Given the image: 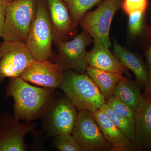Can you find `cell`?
Wrapping results in <instances>:
<instances>
[{"label":"cell","instance_id":"obj_1","mask_svg":"<svg viewBox=\"0 0 151 151\" xmlns=\"http://www.w3.org/2000/svg\"><path fill=\"white\" fill-rule=\"evenodd\" d=\"M54 89L33 86L15 77L10 78L6 96L13 98L17 119L31 122L44 115L53 101Z\"/></svg>","mask_w":151,"mask_h":151},{"label":"cell","instance_id":"obj_2","mask_svg":"<svg viewBox=\"0 0 151 151\" xmlns=\"http://www.w3.org/2000/svg\"><path fill=\"white\" fill-rule=\"evenodd\" d=\"M63 81L58 88L72 102L78 111L94 113L106 103L99 88L86 73L68 70L63 72Z\"/></svg>","mask_w":151,"mask_h":151},{"label":"cell","instance_id":"obj_3","mask_svg":"<svg viewBox=\"0 0 151 151\" xmlns=\"http://www.w3.org/2000/svg\"><path fill=\"white\" fill-rule=\"evenodd\" d=\"M38 0H14L7 3L3 27L4 41L25 43L36 15Z\"/></svg>","mask_w":151,"mask_h":151},{"label":"cell","instance_id":"obj_4","mask_svg":"<svg viewBox=\"0 0 151 151\" xmlns=\"http://www.w3.org/2000/svg\"><path fill=\"white\" fill-rule=\"evenodd\" d=\"M53 32L48 9L44 0H38L36 15L25 44L35 60H52Z\"/></svg>","mask_w":151,"mask_h":151},{"label":"cell","instance_id":"obj_5","mask_svg":"<svg viewBox=\"0 0 151 151\" xmlns=\"http://www.w3.org/2000/svg\"><path fill=\"white\" fill-rule=\"evenodd\" d=\"M123 0H103L93 11H88L79 24L92 37L97 39L106 48L112 46L110 31L112 20L122 7Z\"/></svg>","mask_w":151,"mask_h":151},{"label":"cell","instance_id":"obj_6","mask_svg":"<svg viewBox=\"0 0 151 151\" xmlns=\"http://www.w3.org/2000/svg\"><path fill=\"white\" fill-rule=\"evenodd\" d=\"M93 42L92 36L83 30L72 39L58 44L56 46L57 53L55 54L53 62L63 71L72 70L77 73H86L88 65L86 47Z\"/></svg>","mask_w":151,"mask_h":151},{"label":"cell","instance_id":"obj_7","mask_svg":"<svg viewBox=\"0 0 151 151\" xmlns=\"http://www.w3.org/2000/svg\"><path fill=\"white\" fill-rule=\"evenodd\" d=\"M77 114V109L66 95L53 100L42 117L43 129L51 137L71 134Z\"/></svg>","mask_w":151,"mask_h":151},{"label":"cell","instance_id":"obj_8","mask_svg":"<svg viewBox=\"0 0 151 151\" xmlns=\"http://www.w3.org/2000/svg\"><path fill=\"white\" fill-rule=\"evenodd\" d=\"M71 134L83 151H111L91 111H79Z\"/></svg>","mask_w":151,"mask_h":151},{"label":"cell","instance_id":"obj_9","mask_svg":"<svg viewBox=\"0 0 151 151\" xmlns=\"http://www.w3.org/2000/svg\"><path fill=\"white\" fill-rule=\"evenodd\" d=\"M0 83L7 78L19 77L35 60L25 43L4 41L1 44Z\"/></svg>","mask_w":151,"mask_h":151},{"label":"cell","instance_id":"obj_10","mask_svg":"<svg viewBox=\"0 0 151 151\" xmlns=\"http://www.w3.org/2000/svg\"><path fill=\"white\" fill-rule=\"evenodd\" d=\"M14 114L0 115V151H26V135L32 132L37 124L22 123Z\"/></svg>","mask_w":151,"mask_h":151},{"label":"cell","instance_id":"obj_11","mask_svg":"<svg viewBox=\"0 0 151 151\" xmlns=\"http://www.w3.org/2000/svg\"><path fill=\"white\" fill-rule=\"evenodd\" d=\"M51 21L53 42L55 46L77 35L76 26L64 0H44Z\"/></svg>","mask_w":151,"mask_h":151},{"label":"cell","instance_id":"obj_12","mask_svg":"<svg viewBox=\"0 0 151 151\" xmlns=\"http://www.w3.org/2000/svg\"><path fill=\"white\" fill-rule=\"evenodd\" d=\"M63 72L61 68L51 60H35L19 77L36 86L55 89L63 81Z\"/></svg>","mask_w":151,"mask_h":151},{"label":"cell","instance_id":"obj_13","mask_svg":"<svg viewBox=\"0 0 151 151\" xmlns=\"http://www.w3.org/2000/svg\"><path fill=\"white\" fill-rule=\"evenodd\" d=\"M135 151H150L151 149V96L142 94L139 106L135 111Z\"/></svg>","mask_w":151,"mask_h":151},{"label":"cell","instance_id":"obj_14","mask_svg":"<svg viewBox=\"0 0 151 151\" xmlns=\"http://www.w3.org/2000/svg\"><path fill=\"white\" fill-rule=\"evenodd\" d=\"M94 45L87 52L86 60L88 65L101 70L129 76V73L119 59L96 38H94Z\"/></svg>","mask_w":151,"mask_h":151},{"label":"cell","instance_id":"obj_15","mask_svg":"<svg viewBox=\"0 0 151 151\" xmlns=\"http://www.w3.org/2000/svg\"><path fill=\"white\" fill-rule=\"evenodd\" d=\"M93 113L103 136L111 146V151H135L132 141L119 129L101 109Z\"/></svg>","mask_w":151,"mask_h":151},{"label":"cell","instance_id":"obj_16","mask_svg":"<svg viewBox=\"0 0 151 151\" xmlns=\"http://www.w3.org/2000/svg\"><path fill=\"white\" fill-rule=\"evenodd\" d=\"M113 48V54L126 68L134 73L136 82L141 89H144L148 79V73L142 58L120 45L116 41H114Z\"/></svg>","mask_w":151,"mask_h":151},{"label":"cell","instance_id":"obj_17","mask_svg":"<svg viewBox=\"0 0 151 151\" xmlns=\"http://www.w3.org/2000/svg\"><path fill=\"white\" fill-rule=\"evenodd\" d=\"M86 73L99 88L106 102L113 96L116 86L123 76L122 73L108 72L89 65Z\"/></svg>","mask_w":151,"mask_h":151},{"label":"cell","instance_id":"obj_18","mask_svg":"<svg viewBox=\"0 0 151 151\" xmlns=\"http://www.w3.org/2000/svg\"><path fill=\"white\" fill-rule=\"evenodd\" d=\"M141 90L136 81L123 76L116 86L113 95L136 111L142 101V94Z\"/></svg>","mask_w":151,"mask_h":151},{"label":"cell","instance_id":"obj_19","mask_svg":"<svg viewBox=\"0 0 151 151\" xmlns=\"http://www.w3.org/2000/svg\"><path fill=\"white\" fill-rule=\"evenodd\" d=\"M100 109L111 119L119 129L131 140L134 144V123L117 113L106 103L102 105Z\"/></svg>","mask_w":151,"mask_h":151},{"label":"cell","instance_id":"obj_20","mask_svg":"<svg viewBox=\"0 0 151 151\" xmlns=\"http://www.w3.org/2000/svg\"><path fill=\"white\" fill-rule=\"evenodd\" d=\"M67 4L74 23L76 27L81 19L89 10L103 0H64Z\"/></svg>","mask_w":151,"mask_h":151},{"label":"cell","instance_id":"obj_21","mask_svg":"<svg viewBox=\"0 0 151 151\" xmlns=\"http://www.w3.org/2000/svg\"><path fill=\"white\" fill-rule=\"evenodd\" d=\"M128 27L134 37L142 35L146 29V12H134L129 15Z\"/></svg>","mask_w":151,"mask_h":151},{"label":"cell","instance_id":"obj_22","mask_svg":"<svg viewBox=\"0 0 151 151\" xmlns=\"http://www.w3.org/2000/svg\"><path fill=\"white\" fill-rule=\"evenodd\" d=\"M106 103L117 113L134 123L135 111L126 103L113 95Z\"/></svg>","mask_w":151,"mask_h":151},{"label":"cell","instance_id":"obj_23","mask_svg":"<svg viewBox=\"0 0 151 151\" xmlns=\"http://www.w3.org/2000/svg\"><path fill=\"white\" fill-rule=\"evenodd\" d=\"M56 149L61 151H83L72 135L65 134L54 137Z\"/></svg>","mask_w":151,"mask_h":151},{"label":"cell","instance_id":"obj_24","mask_svg":"<svg viewBox=\"0 0 151 151\" xmlns=\"http://www.w3.org/2000/svg\"><path fill=\"white\" fill-rule=\"evenodd\" d=\"M148 0H123L122 8L128 15L134 12H146Z\"/></svg>","mask_w":151,"mask_h":151},{"label":"cell","instance_id":"obj_25","mask_svg":"<svg viewBox=\"0 0 151 151\" xmlns=\"http://www.w3.org/2000/svg\"><path fill=\"white\" fill-rule=\"evenodd\" d=\"M149 35H150V42L148 48L146 50L145 53V56L146 60V65L147 68L148 73V79L147 82L144 88V92L143 94L149 96H151V29L149 27Z\"/></svg>","mask_w":151,"mask_h":151},{"label":"cell","instance_id":"obj_26","mask_svg":"<svg viewBox=\"0 0 151 151\" xmlns=\"http://www.w3.org/2000/svg\"><path fill=\"white\" fill-rule=\"evenodd\" d=\"M7 2L6 0H0V37L2 35L3 27L5 17Z\"/></svg>","mask_w":151,"mask_h":151},{"label":"cell","instance_id":"obj_27","mask_svg":"<svg viewBox=\"0 0 151 151\" xmlns=\"http://www.w3.org/2000/svg\"><path fill=\"white\" fill-rule=\"evenodd\" d=\"M2 53L1 50V44H0V59H1V57Z\"/></svg>","mask_w":151,"mask_h":151},{"label":"cell","instance_id":"obj_28","mask_svg":"<svg viewBox=\"0 0 151 151\" xmlns=\"http://www.w3.org/2000/svg\"><path fill=\"white\" fill-rule=\"evenodd\" d=\"M8 3L9 2L12 1H14V0H6Z\"/></svg>","mask_w":151,"mask_h":151},{"label":"cell","instance_id":"obj_29","mask_svg":"<svg viewBox=\"0 0 151 151\" xmlns=\"http://www.w3.org/2000/svg\"><path fill=\"white\" fill-rule=\"evenodd\" d=\"M150 28L151 29V25H150Z\"/></svg>","mask_w":151,"mask_h":151},{"label":"cell","instance_id":"obj_30","mask_svg":"<svg viewBox=\"0 0 151 151\" xmlns=\"http://www.w3.org/2000/svg\"><path fill=\"white\" fill-rule=\"evenodd\" d=\"M150 151H151V149H150Z\"/></svg>","mask_w":151,"mask_h":151}]
</instances>
